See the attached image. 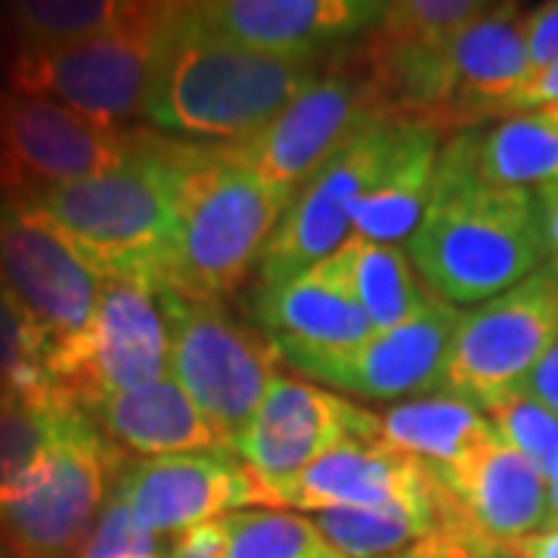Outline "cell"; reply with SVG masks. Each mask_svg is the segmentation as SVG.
Returning <instances> with one entry per match:
<instances>
[{
  "label": "cell",
  "mask_w": 558,
  "mask_h": 558,
  "mask_svg": "<svg viewBox=\"0 0 558 558\" xmlns=\"http://www.w3.org/2000/svg\"><path fill=\"white\" fill-rule=\"evenodd\" d=\"M422 286L447 304H484L546 267L537 193L475 178V128L438 153L428 208L407 242Z\"/></svg>",
  "instance_id": "obj_1"
},
{
  "label": "cell",
  "mask_w": 558,
  "mask_h": 558,
  "mask_svg": "<svg viewBox=\"0 0 558 558\" xmlns=\"http://www.w3.org/2000/svg\"><path fill=\"white\" fill-rule=\"evenodd\" d=\"M199 149L202 143L146 131L121 168L50 190L32 205L102 279H140L165 289L180 186Z\"/></svg>",
  "instance_id": "obj_2"
},
{
  "label": "cell",
  "mask_w": 558,
  "mask_h": 558,
  "mask_svg": "<svg viewBox=\"0 0 558 558\" xmlns=\"http://www.w3.org/2000/svg\"><path fill=\"white\" fill-rule=\"evenodd\" d=\"M329 69V62L279 60L215 38L183 3L161 50L146 119L168 137L233 146L264 131Z\"/></svg>",
  "instance_id": "obj_3"
},
{
  "label": "cell",
  "mask_w": 558,
  "mask_h": 558,
  "mask_svg": "<svg viewBox=\"0 0 558 558\" xmlns=\"http://www.w3.org/2000/svg\"><path fill=\"white\" fill-rule=\"evenodd\" d=\"M299 193L270 186L230 146L202 143L180 186L178 230L165 292L193 301L233 299Z\"/></svg>",
  "instance_id": "obj_4"
},
{
  "label": "cell",
  "mask_w": 558,
  "mask_h": 558,
  "mask_svg": "<svg viewBox=\"0 0 558 558\" xmlns=\"http://www.w3.org/2000/svg\"><path fill=\"white\" fill-rule=\"evenodd\" d=\"M180 13L183 3L143 0L131 3V13L97 38L50 50H13L3 84L13 94L60 102L112 128L146 119L161 50Z\"/></svg>",
  "instance_id": "obj_5"
},
{
  "label": "cell",
  "mask_w": 558,
  "mask_h": 558,
  "mask_svg": "<svg viewBox=\"0 0 558 558\" xmlns=\"http://www.w3.org/2000/svg\"><path fill=\"white\" fill-rule=\"evenodd\" d=\"M128 459L78 413L0 490V558H81Z\"/></svg>",
  "instance_id": "obj_6"
},
{
  "label": "cell",
  "mask_w": 558,
  "mask_h": 558,
  "mask_svg": "<svg viewBox=\"0 0 558 558\" xmlns=\"http://www.w3.org/2000/svg\"><path fill=\"white\" fill-rule=\"evenodd\" d=\"M44 369L62 403L90 413L102 400L171 376V336L161 289L140 279H106L94 319L53 344Z\"/></svg>",
  "instance_id": "obj_7"
},
{
  "label": "cell",
  "mask_w": 558,
  "mask_h": 558,
  "mask_svg": "<svg viewBox=\"0 0 558 558\" xmlns=\"http://www.w3.org/2000/svg\"><path fill=\"white\" fill-rule=\"evenodd\" d=\"M161 301L171 336V379L208 418L220 447L233 453L277 376V348L218 301L183 299L165 289Z\"/></svg>",
  "instance_id": "obj_8"
},
{
  "label": "cell",
  "mask_w": 558,
  "mask_h": 558,
  "mask_svg": "<svg viewBox=\"0 0 558 558\" xmlns=\"http://www.w3.org/2000/svg\"><path fill=\"white\" fill-rule=\"evenodd\" d=\"M381 124L388 121L379 94L351 47L264 131L230 149L264 183L299 193L323 165Z\"/></svg>",
  "instance_id": "obj_9"
},
{
  "label": "cell",
  "mask_w": 558,
  "mask_h": 558,
  "mask_svg": "<svg viewBox=\"0 0 558 558\" xmlns=\"http://www.w3.org/2000/svg\"><path fill=\"white\" fill-rule=\"evenodd\" d=\"M143 134L0 87V196L35 202L50 190L116 171L137 153Z\"/></svg>",
  "instance_id": "obj_10"
},
{
  "label": "cell",
  "mask_w": 558,
  "mask_h": 558,
  "mask_svg": "<svg viewBox=\"0 0 558 558\" xmlns=\"http://www.w3.org/2000/svg\"><path fill=\"white\" fill-rule=\"evenodd\" d=\"M558 339V274L543 267L497 299L462 314L444 391L487 410L515 391Z\"/></svg>",
  "instance_id": "obj_11"
},
{
  "label": "cell",
  "mask_w": 558,
  "mask_h": 558,
  "mask_svg": "<svg viewBox=\"0 0 558 558\" xmlns=\"http://www.w3.org/2000/svg\"><path fill=\"white\" fill-rule=\"evenodd\" d=\"M379 438V416L307 379L277 373L233 453L267 490L270 509H289L292 484L344 440Z\"/></svg>",
  "instance_id": "obj_12"
},
{
  "label": "cell",
  "mask_w": 558,
  "mask_h": 558,
  "mask_svg": "<svg viewBox=\"0 0 558 558\" xmlns=\"http://www.w3.org/2000/svg\"><path fill=\"white\" fill-rule=\"evenodd\" d=\"M0 289L53 348L94 319L106 279L38 205L0 196Z\"/></svg>",
  "instance_id": "obj_13"
},
{
  "label": "cell",
  "mask_w": 558,
  "mask_h": 558,
  "mask_svg": "<svg viewBox=\"0 0 558 558\" xmlns=\"http://www.w3.org/2000/svg\"><path fill=\"white\" fill-rule=\"evenodd\" d=\"M400 124H381L341 149L299 190L264 248L258 289L282 286L307 267L332 258L348 242L354 208L395 156Z\"/></svg>",
  "instance_id": "obj_14"
},
{
  "label": "cell",
  "mask_w": 558,
  "mask_h": 558,
  "mask_svg": "<svg viewBox=\"0 0 558 558\" xmlns=\"http://www.w3.org/2000/svg\"><path fill=\"white\" fill-rule=\"evenodd\" d=\"M255 317L279 360L307 381H319L376 336L339 252L282 286L258 289Z\"/></svg>",
  "instance_id": "obj_15"
},
{
  "label": "cell",
  "mask_w": 558,
  "mask_h": 558,
  "mask_svg": "<svg viewBox=\"0 0 558 558\" xmlns=\"http://www.w3.org/2000/svg\"><path fill=\"white\" fill-rule=\"evenodd\" d=\"M112 494L156 537L242 509H270L267 490L230 450L134 459Z\"/></svg>",
  "instance_id": "obj_16"
},
{
  "label": "cell",
  "mask_w": 558,
  "mask_h": 558,
  "mask_svg": "<svg viewBox=\"0 0 558 558\" xmlns=\"http://www.w3.org/2000/svg\"><path fill=\"white\" fill-rule=\"evenodd\" d=\"M215 38L264 57L332 62L379 22L373 0H208L193 3Z\"/></svg>",
  "instance_id": "obj_17"
},
{
  "label": "cell",
  "mask_w": 558,
  "mask_h": 558,
  "mask_svg": "<svg viewBox=\"0 0 558 558\" xmlns=\"http://www.w3.org/2000/svg\"><path fill=\"white\" fill-rule=\"evenodd\" d=\"M453 497L465 524L487 546L515 556V546L549 524V481L537 465L509 447L487 440L453 469H432Z\"/></svg>",
  "instance_id": "obj_18"
},
{
  "label": "cell",
  "mask_w": 558,
  "mask_h": 558,
  "mask_svg": "<svg viewBox=\"0 0 558 558\" xmlns=\"http://www.w3.org/2000/svg\"><path fill=\"white\" fill-rule=\"evenodd\" d=\"M521 3H487L472 25L450 40V106L444 134L509 119V102L531 75Z\"/></svg>",
  "instance_id": "obj_19"
},
{
  "label": "cell",
  "mask_w": 558,
  "mask_h": 558,
  "mask_svg": "<svg viewBox=\"0 0 558 558\" xmlns=\"http://www.w3.org/2000/svg\"><path fill=\"white\" fill-rule=\"evenodd\" d=\"M459 319L462 314L453 304L432 299L416 319L388 332H376L357 354L323 373L317 385H332L366 400L444 391V373Z\"/></svg>",
  "instance_id": "obj_20"
},
{
  "label": "cell",
  "mask_w": 558,
  "mask_h": 558,
  "mask_svg": "<svg viewBox=\"0 0 558 558\" xmlns=\"http://www.w3.org/2000/svg\"><path fill=\"white\" fill-rule=\"evenodd\" d=\"M428 484V465L388 447L381 438L344 440L292 484L289 509L317 515L336 509H373L391 499L416 497Z\"/></svg>",
  "instance_id": "obj_21"
},
{
  "label": "cell",
  "mask_w": 558,
  "mask_h": 558,
  "mask_svg": "<svg viewBox=\"0 0 558 558\" xmlns=\"http://www.w3.org/2000/svg\"><path fill=\"white\" fill-rule=\"evenodd\" d=\"M87 416L124 457L153 459L223 450L208 418L171 376L102 400Z\"/></svg>",
  "instance_id": "obj_22"
},
{
  "label": "cell",
  "mask_w": 558,
  "mask_h": 558,
  "mask_svg": "<svg viewBox=\"0 0 558 558\" xmlns=\"http://www.w3.org/2000/svg\"><path fill=\"white\" fill-rule=\"evenodd\" d=\"M438 131L400 124L395 156L354 208V236L381 245L410 242L428 208L438 165Z\"/></svg>",
  "instance_id": "obj_23"
},
{
  "label": "cell",
  "mask_w": 558,
  "mask_h": 558,
  "mask_svg": "<svg viewBox=\"0 0 558 558\" xmlns=\"http://www.w3.org/2000/svg\"><path fill=\"white\" fill-rule=\"evenodd\" d=\"M379 438L428 469H453L497 438V428L475 403L438 395L407 400L381 413Z\"/></svg>",
  "instance_id": "obj_24"
},
{
  "label": "cell",
  "mask_w": 558,
  "mask_h": 558,
  "mask_svg": "<svg viewBox=\"0 0 558 558\" xmlns=\"http://www.w3.org/2000/svg\"><path fill=\"white\" fill-rule=\"evenodd\" d=\"M475 178L502 190L558 186V119L549 109L475 128Z\"/></svg>",
  "instance_id": "obj_25"
},
{
  "label": "cell",
  "mask_w": 558,
  "mask_h": 558,
  "mask_svg": "<svg viewBox=\"0 0 558 558\" xmlns=\"http://www.w3.org/2000/svg\"><path fill=\"white\" fill-rule=\"evenodd\" d=\"M314 521L348 558H398L440 524V484L432 472V484L416 497L391 499L373 509L319 512Z\"/></svg>",
  "instance_id": "obj_26"
},
{
  "label": "cell",
  "mask_w": 558,
  "mask_h": 558,
  "mask_svg": "<svg viewBox=\"0 0 558 558\" xmlns=\"http://www.w3.org/2000/svg\"><path fill=\"white\" fill-rule=\"evenodd\" d=\"M339 255L360 307L366 311L376 332H388L416 319L435 299L428 289H422L416 267L400 245L351 236Z\"/></svg>",
  "instance_id": "obj_27"
},
{
  "label": "cell",
  "mask_w": 558,
  "mask_h": 558,
  "mask_svg": "<svg viewBox=\"0 0 558 558\" xmlns=\"http://www.w3.org/2000/svg\"><path fill=\"white\" fill-rule=\"evenodd\" d=\"M131 13L121 0H20L7 7L13 50H50L97 38Z\"/></svg>",
  "instance_id": "obj_28"
},
{
  "label": "cell",
  "mask_w": 558,
  "mask_h": 558,
  "mask_svg": "<svg viewBox=\"0 0 558 558\" xmlns=\"http://www.w3.org/2000/svg\"><path fill=\"white\" fill-rule=\"evenodd\" d=\"M227 558H348L317 521L286 509H242L227 515Z\"/></svg>",
  "instance_id": "obj_29"
},
{
  "label": "cell",
  "mask_w": 558,
  "mask_h": 558,
  "mask_svg": "<svg viewBox=\"0 0 558 558\" xmlns=\"http://www.w3.org/2000/svg\"><path fill=\"white\" fill-rule=\"evenodd\" d=\"M78 413L84 410L65 403L0 395V490L44 450H50Z\"/></svg>",
  "instance_id": "obj_30"
},
{
  "label": "cell",
  "mask_w": 558,
  "mask_h": 558,
  "mask_svg": "<svg viewBox=\"0 0 558 558\" xmlns=\"http://www.w3.org/2000/svg\"><path fill=\"white\" fill-rule=\"evenodd\" d=\"M50 341L22 314L16 301L0 289V395L62 403L44 369ZM69 407V403H65Z\"/></svg>",
  "instance_id": "obj_31"
},
{
  "label": "cell",
  "mask_w": 558,
  "mask_h": 558,
  "mask_svg": "<svg viewBox=\"0 0 558 558\" xmlns=\"http://www.w3.org/2000/svg\"><path fill=\"white\" fill-rule=\"evenodd\" d=\"M487 418L494 422L499 438L515 447L521 457L531 459L543 472V478L553 481L558 475V416L549 413L537 398H531L524 388L502 395L487 407Z\"/></svg>",
  "instance_id": "obj_32"
},
{
  "label": "cell",
  "mask_w": 558,
  "mask_h": 558,
  "mask_svg": "<svg viewBox=\"0 0 558 558\" xmlns=\"http://www.w3.org/2000/svg\"><path fill=\"white\" fill-rule=\"evenodd\" d=\"M484 10L487 3L481 0H395L385 3L373 32L398 40L450 44Z\"/></svg>",
  "instance_id": "obj_33"
},
{
  "label": "cell",
  "mask_w": 558,
  "mask_h": 558,
  "mask_svg": "<svg viewBox=\"0 0 558 558\" xmlns=\"http://www.w3.org/2000/svg\"><path fill=\"white\" fill-rule=\"evenodd\" d=\"M81 558H159V537L146 531L116 494L102 506Z\"/></svg>",
  "instance_id": "obj_34"
},
{
  "label": "cell",
  "mask_w": 558,
  "mask_h": 558,
  "mask_svg": "<svg viewBox=\"0 0 558 558\" xmlns=\"http://www.w3.org/2000/svg\"><path fill=\"white\" fill-rule=\"evenodd\" d=\"M524 32H527V57H531V72L549 69L558 62V0L543 3L524 16Z\"/></svg>",
  "instance_id": "obj_35"
},
{
  "label": "cell",
  "mask_w": 558,
  "mask_h": 558,
  "mask_svg": "<svg viewBox=\"0 0 558 558\" xmlns=\"http://www.w3.org/2000/svg\"><path fill=\"white\" fill-rule=\"evenodd\" d=\"M227 546H230L227 521H202L174 534L168 546V558H227Z\"/></svg>",
  "instance_id": "obj_36"
},
{
  "label": "cell",
  "mask_w": 558,
  "mask_h": 558,
  "mask_svg": "<svg viewBox=\"0 0 558 558\" xmlns=\"http://www.w3.org/2000/svg\"><path fill=\"white\" fill-rule=\"evenodd\" d=\"M531 398H537L549 413L558 416V339L553 348L537 360V366L531 369V376L521 385Z\"/></svg>",
  "instance_id": "obj_37"
},
{
  "label": "cell",
  "mask_w": 558,
  "mask_h": 558,
  "mask_svg": "<svg viewBox=\"0 0 558 558\" xmlns=\"http://www.w3.org/2000/svg\"><path fill=\"white\" fill-rule=\"evenodd\" d=\"M539 223H543V242H546V267L558 274V186L537 190Z\"/></svg>",
  "instance_id": "obj_38"
},
{
  "label": "cell",
  "mask_w": 558,
  "mask_h": 558,
  "mask_svg": "<svg viewBox=\"0 0 558 558\" xmlns=\"http://www.w3.org/2000/svg\"><path fill=\"white\" fill-rule=\"evenodd\" d=\"M515 558H558V524H546L543 531L521 539Z\"/></svg>",
  "instance_id": "obj_39"
},
{
  "label": "cell",
  "mask_w": 558,
  "mask_h": 558,
  "mask_svg": "<svg viewBox=\"0 0 558 558\" xmlns=\"http://www.w3.org/2000/svg\"><path fill=\"white\" fill-rule=\"evenodd\" d=\"M3 22H7V16L0 20V78H3L7 62H10V53H13V38H3Z\"/></svg>",
  "instance_id": "obj_40"
},
{
  "label": "cell",
  "mask_w": 558,
  "mask_h": 558,
  "mask_svg": "<svg viewBox=\"0 0 558 558\" xmlns=\"http://www.w3.org/2000/svg\"><path fill=\"white\" fill-rule=\"evenodd\" d=\"M549 524H558V475L549 481Z\"/></svg>",
  "instance_id": "obj_41"
},
{
  "label": "cell",
  "mask_w": 558,
  "mask_h": 558,
  "mask_svg": "<svg viewBox=\"0 0 558 558\" xmlns=\"http://www.w3.org/2000/svg\"><path fill=\"white\" fill-rule=\"evenodd\" d=\"M549 112H553V116H556V119H558V106H549Z\"/></svg>",
  "instance_id": "obj_42"
}]
</instances>
